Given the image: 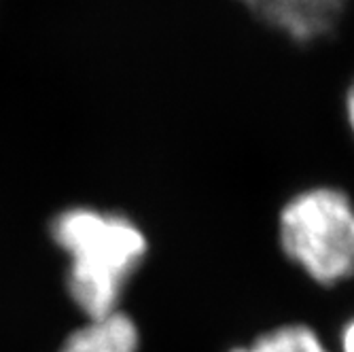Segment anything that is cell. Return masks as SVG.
<instances>
[{"label":"cell","instance_id":"obj_5","mask_svg":"<svg viewBox=\"0 0 354 352\" xmlns=\"http://www.w3.org/2000/svg\"><path fill=\"white\" fill-rule=\"evenodd\" d=\"M230 352H331L320 335L301 323L280 325L254 337L248 346L232 348Z\"/></svg>","mask_w":354,"mask_h":352},{"label":"cell","instance_id":"obj_1","mask_svg":"<svg viewBox=\"0 0 354 352\" xmlns=\"http://www.w3.org/2000/svg\"><path fill=\"white\" fill-rule=\"evenodd\" d=\"M53 242L71 257L68 291L89 316L119 310L123 289L149 250L134 221L95 208H68L51 223Z\"/></svg>","mask_w":354,"mask_h":352},{"label":"cell","instance_id":"obj_7","mask_svg":"<svg viewBox=\"0 0 354 352\" xmlns=\"http://www.w3.org/2000/svg\"><path fill=\"white\" fill-rule=\"evenodd\" d=\"M346 117H348V123H350V130L354 134V83L350 85V89L346 93Z\"/></svg>","mask_w":354,"mask_h":352},{"label":"cell","instance_id":"obj_6","mask_svg":"<svg viewBox=\"0 0 354 352\" xmlns=\"http://www.w3.org/2000/svg\"><path fill=\"white\" fill-rule=\"evenodd\" d=\"M342 352H354V318L342 331Z\"/></svg>","mask_w":354,"mask_h":352},{"label":"cell","instance_id":"obj_4","mask_svg":"<svg viewBox=\"0 0 354 352\" xmlns=\"http://www.w3.org/2000/svg\"><path fill=\"white\" fill-rule=\"evenodd\" d=\"M138 329L121 310L89 318V323L75 331L59 352H138Z\"/></svg>","mask_w":354,"mask_h":352},{"label":"cell","instance_id":"obj_3","mask_svg":"<svg viewBox=\"0 0 354 352\" xmlns=\"http://www.w3.org/2000/svg\"><path fill=\"white\" fill-rule=\"evenodd\" d=\"M238 3L293 41L308 43L325 37L337 24L346 0H238Z\"/></svg>","mask_w":354,"mask_h":352},{"label":"cell","instance_id":"obj_2","mask_svg":"<svg viewBox=\"0 0 354 352\" xmlns=\"http://www.w3.org/2000/svg\"><path fill=\"white\" fill-rule=\"evenodd\" d=\"M280 246L314 282L354 276V206L339 189L316 187L288 200L278 216Z\"/></svg>","mask_w":354,"mask_h":352}]
</instances>
